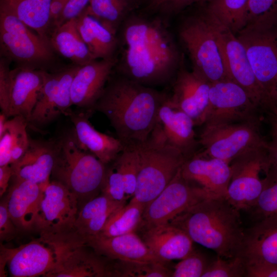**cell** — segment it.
I'll return each mask as SVG.
<instances>
[{"label": "cell", "mask_w": 277, "mask_h": 277, "mask_svg": "<svg viewBox=\"0 0 277 277\" xmlns=\"http://www.w3.org/2000/svg\"><path fill=\"white\" fill-rule=\"evenodd\" d=\"M117 37V74L154 88L174 79L181 55L163 18L130 14L121 25Z\"/></svg>", "instance_id": "cell-1"}, {"label": "cell", "mask_w": 277, "mask_h": 277, "mask_svg": "<svg viewBox=\"0 0 277 277\" xmlns=\"http://www.w3.org/2000/svg\"><path fill=\"white\" fill-rule=\"evenodd\" d=\"M168 94L113 73L93 111L105 115L124 147L138 148L154 130Z\"/></svg>", "instance_id": "cell-2"}, {"label": "cell", "mask_w": 277, "mask_h": 277, "mask_svg": "<svg viewBox=\"0 0 277 277\" xmlns=\"http://www.w3.org/2000/svg\"><path fill=\"white\" fill-rule=\"evenodd\" d=\"M239 210L224 196L206 198L169 223L184 230L193 242L231 259L241 255L245 236Z\"/></svg>", "instance_id": "cell-3"}, {"label": "cell", "mask_w": 277, "mask_h": 277, "mask_svg": "<svg viewBox=\"0 0 277 277\" xmlns=\"http://www.w3.org/2000/svg\"><path fill=\"white\" fill-rule=\"evenodd\" d=\"M56 140V153L51 175L77 197L79 206L80 202L84 205L102 191L107 165L78 141L73 128Z\"/></svg>", "instance_id": "cell-4"}, {"label": "cell", "mask_w": 277, "mask_h": 277, "mask_svg": "<svg viewBox=\"0 0 277 277\" xmlns=\"http://www.w3.org/2000/svg\"><path fill=\"white\" fill-rule=\"evenodd\" d=\"M137 150L138 175L132 198L146 207L169 184L186 159L168 144L157 124Z\"/></svg>", "instance_id": "cell-5"}, {"label": "cell", "mask_w": 277, "mask_h": 277, "mask_svg": "<svg viewBox=\"0 0 277 277\" xmlns=\"http://www.w3.org/2000/svg\"><path fill=\"white\" fill-rule=\"evenodd\" d=\"M26 24L0 7L1 56L17 67L47 71L55 60L50 41L35 33Z\"/></svg>", "instance_id": "cell-6"}, {"label": "cell", "mask_w": 277, "mask_h": 277, "mask_svg": "<svg viewBox=\"0 0 277 277\" xmlns=\"http://www.w3.org/2000/svg\"><path fill=\"white\" fill-rule=\"evenodd\" d=\"M78 211L77 197L61 182L53 180L43 188L34 229L40 236L56 242L80 240L75 232Z\"/></svg>", "instance_id": "cell-7"}, {"label": "cell", "mask_w": 277, "mask_h": 277, "mask_svg": "<svg viewBox=\"0 0 277 277\" xmlns=\"http://www.w3.org/2000/svg\"><path fill=\"white\" fill-rule=\"evenodd\" d=\"M179 36L189 54L193 71L210 83L230 80L206 14L188 18L181 26Z\"/></svg>", "instance_id": "cell-8"}, {"label": "cell", "mask_w": 277, "mask_h": 277, "mask_svg": "<svg viewBox=\"0 0 277 277\" xmlns=\"http://www.w3.org/2000/svg\"><path fill=\"white\" fill-rule=\"evenodd\" d=\"M260 122L204 124L198 140L203 149L200 154L229 164L241 154L268 143L260 131Z\"/></svg>", "instance_id": "cell-9"}, {"label": "cell", "mask_w": 277, "mask_h": 277, "mask_svg": "<svg viewBox=\"0 0 277 277\" xmlns=\"http://www.w3.org/2000/svg\"><path fill=\"white\" fill-rule=\"evenodd\" d=\"M40 236L15 248L1 247V276L5 267L13 277L47 276L56 265L66 245Z\"/></svg>", "instance_id": "cell-10"}, {"label": "cell", "mask_w": 277, "mask_h": 277, "mask_svg": "<svg viewBox=\"0 0 277 277\" xmlns=\"http://www.w3.org/2000/svg\"><path fill=\"white\" fill-rule=\"evenodd\" d=\"M231 177L226 198L238 210L248 211L255 203L264 186L262 172L269 169L268 147L247 151L230 163Z\"/></svg>", "instance_id": "cell-11"}, {"label": "cell", "mask_w": 277, "mask_h": 277, "mask_svg": "<svg viewBox=\"0 0 277 277\" xmlns=\"http://www.w3.org/2000/svg\"><path fill=\"white\" fill-rule=\"evenodd\" d=\"M207 16L212 24L229 80L246 91L259 110L269 111L273 106L255 77L243 45L231 30Z\"/></svg>", "instance_id": "cell-12"}, {"label": "cell", "mask_w": 277, "mask_h": 277, "mask_svg": "<svg viewBox=\"0 0 277 277\" xmlns=\"http://www.w3.org/2000/svg\"><path fill=\"white\" fill-rule=\"evenodd\" d=\"M181 168L161 193L146 205L137 229L145 231L169 223L194 204L213 196L184 179Z\"/></svg>", "instance_id": "cell-13"}, {"label": "cell", "mask_w": 277, "mask_h": 277, "mask_svg": "<svg viewBox=\"0 0 277 277\" xmlns=\"http://www.w3.org/2000/svg\"><path fill=\"white\" fill-rule=\"evenodd\" d=\"M252 71L262 89L275 107L277 89V31L243 28L238 32Z\"/></svg>", "instance_id": "cell-14"}, {"label": "cell", "mask_w": 277, "mask_h": 277, "mask_svg": "<svg viewBox=\"0 0 277 277\" xmlns=\"http://www.w3.org/2000/svg\"><path fill=\"white\" fill-rule=\"evenodd\" d=\"M259 109L246 91L230 80L212 83L204 124L260 122Z\"/></svg>", "instance_id": "cell-15"}, {"label": "cell", "mask_w": 277, "mask_h": 277, "mask_svg": "<svg viewBox=\"0 0 277 277\" xmlns=\"http://www.w3.org/2000/svg\"><path fill=\"white\" fill-rule=\"evenodd\" d=\"M168 97L172 105L193 121L195 126L203 125L209 105L211 83L194 71L179 70Z\"/></svg>", "instance_id": "cell-16"}, {"label": "cell", "mask_w": 277, "mask_h": 277, "mask_svg": "<svg viewBox=\"0 0 277 277\" xmlns=\"http://www.w3.org/2000/svg\"><path fill=\"white\" fill-rule=\"evenodd\" d=\"M117 58L94 60L80 66L72 82L71 101L79 109L91 111L114 70Z\"/></svg>", "instance_id": "cell-17"}, {"label": "cell", "mask_w": 277, "mask_h": 277, "mask_svg": "<svg viewBox=\"0 0 277 277\" xmlns=\"http://www.w3.org/2000/svg\"><path fill=\"white\" fill-rule=\"evenodd\" d=\"M181 172L187 181L212 196L226 197L231 177L227 162L196 153L185 161Z\"/></svg>", "instance_id": "cell-18"}, {"label": "cell", "mask_w": 277, "mask_h": 277, "mask_svg": "<svg viewBox=\"0 0 277 277\" xmlns=\"http://www.w3.org/2000/svg\"><path fill=\"white\" fill-rule=\"evenodd\" d=\"M56 153V140L30 138L28 147L22 157L11 164L12 177L45 186L50 182Z\"/></svg>", "instance_id": "cell-19"}, {"label": "cell", "mask_w": 277, "mask_h": 277, "mask_svg": "<svg viewBox=\"0 0 277 277\" xmlns=\"http://www.w3.org/2000/svg\"><path fill=\"white\" fill-rule=\"evenodd\" d=\"M157 124L168 144L178 149L186 160L196 153L199 143L194 130V123L172 105L168 95L160 108Z\"/></svg>", "instance_id": "cell-20"}, {"label": "cell", "mask_w": 277, "mask_h": 277, "mask_svg": "<svg viewBox=\"0 0 277 277\" xmlns=\"http://www.w3.org/2000/svg\"><path fill=\"white\" fill-rule=\"evenodd\" d=\"M93 113L79 109L69 110L65 114L73 125L78 141L106 165L112 163L124 149L122 143L115 138L96 130L89 118Z\"/></svg>", "instance_id": "cell-21"}, {"label": "cell", "mask_w": 277, "mask_h": 277, "mask_svg": "<svg viewBox=\"0 0 277 277\" xmlns=\"http://www.w3.org/2000/svg\"><path fill=\"white\" fill-rule=\"evenodd\" d=\"M7 195L9 214L18 230L34 229L43 186L14 177Z\"/></svg>", "instance_id": "cell-22"}, {"label": "cell", "mask_w": 277, "mask_h": 277, "mask_svg": "<svg viewBox=\"0 0 277 277\" xmlns=\"http://www.w3.org/2000/svg\"><path fill=\"white\" fill-rule=\"evenodd\" d=\"M85 244L97 254L113 260L163 262L152 253L142 238L134 232L113 237L96 236L88 240Z\"/></svg>", "instance_id": "cell-23"}, {"label": "cell", "mask_w": 277, "mask_h": 277, "mask_svg": "<svg viewBox=\"0 0 277 277\" xmlns=\"http://www.w3.org/2000/svg\"><path fill=\"white\" fill-rule=\"evenodd\" d=\"M142 239L161 261L182 260L193 250V241L182 229L170 223L144 231Z\"/></svg>", "instance_id": "cell-24"}, {"label": "cell", "mask_w": 277, "mask_h": 277, "mask_svg": "<svg viewBox=\"0 0 277 277\" xmlns=\"http://www.w3.org/2000/svg\"><path fill=\"white\" fill-rule=\"evenodd\" d=\"M80 241L67 243L54 268L47 277L108 276V265L85 248Z\"/></svg>", "instance_id": "cell-25"}, {"label": "cell", "mask_w": 277, "mask_h": 277, "mask_svg": "<svg viewBox=\"0 0 277 277\" xmlns=\"http://www.w3.org/2000/svg\"><path fill=\"white\" fill-rule=\"evenodd\" d=\"M12 71L13 83L9 117L21 115L28 121L48 71L21 67H16Z\"/></svg>", "instance_id": "cell-26"}, {"label": "cell", "mask_w": 277, "mask_h": 277, "mask_svg": "<svg viewBox=\"0 0 277 277\" xmlns=\"http://www.w3.org/2000/svg\"><path fill=\"white\" fill-rule=\"evenodd\" d=\"M241 254L246 259L262 261L277 266V217L256 221L245 231Z\"/></svg>", "instance_id": "cell-27"}, {"label": "cell", "mask_w": 277, "mask_h": 277, "mask_svg": "<svg viewBox=\"0 0 277 277\" xmlns=\"http://www.w3.org/2000/svg\"><path fill=\"white\" fill-rule=\"evenodd\" d=\"M126 204L102 193L91 199L79 209L75 222L76 235L85 243L98 235L110 215Z\"/></svg>", "instance_id": "cell-28"}, {"label": "cell", "mask_w": 277, "mask_h": 277, "mask_svg": "<svg viewBox=\"0 0 277 277\" xmlns=\"http://www.w3.org/2000/svg\"><path fill=\"white\" fill-rule=\"evenodd\" d=\"M78 31L95 60L116 58L117 35L113 34L85 10L75 18Z\"/></svg>", "instance_id": "cell-29"}, {"label": "cell", "mask_w": 277, "mask_h": 277, "mask_svg": "<svg viewBox=\"0 0 277 277\" xmlns=\"http://www.w3.org/2000/svg\"><path fill=\"white\" fill-rule=\"evenodd\" d=\"M52 0H0V7L12 13L42 37L49 40Z\"/></svg>", "instance_id": "cell-30"}, {"label": "cell", "mask_w": 277, "mask_h": 277, "mask_svg": "<svg viewBox=\"0 0 277 277\" xmlns=\"http://www.w3.org/2000/svg\"><path fill=\"white\" fill-rule=\"evenodd\" d=\"M49 41L55 51L74 65L83 66L95 60L78 31L75 18L53 28Z\"/></svg>", "instance_id": "cell-31"}, {"label": "cell", "mask_w": 277, "mask_h": 277, "mask_svg": "<svg viewBox=\"0 0 277 277\" xmlns=\"http://www.w3.org/2000/svg\"><path fill=\"white\" fill-rule=\"evenodd\" d=\"M0 133V166L12 164L24 154L29 144L27 120L22 116L11 117Z\"/></svg>", "instance_id": "cell-32"}, {"label": "cell", "mask_w": 277, "mask_h": 277, "mask_svg": "<svg viewBox=\"0 0 277 277\" xmlns=\"http://www.w3.org/2000/svg\"><path fill=\"white\" fill-rule=\"evenodd\" d=\"M135 4L134 0H90L85 10L117 35L121 25L130 14Z\"/></svg>", "instance_id": "cell-33"}, {"label": "cell", "mask_w": 277, "mask_h": 277, "mask_svg": "<svg viewBox=\"0 0 277 277\" xmlns=\"http://www.w3.org/2000/svg\"><path fill=\"white\" fill-rule=\"evenodd\" d=\"M59 70L47 72L37 102L28 121V127L39 130L58 117L55 102Z\"/></svg>", "instance_id": "cell-34"}, {"label": "cell", "mask_w": 277, "mask_h": 277, "mask_svg": "<svg viewBox=\"0 0 277 277\" xmlns=\"http://www.w3.org/2000/svg\"><path fill=\"white\" fill-rule=\"evenodd\" d=\"M145 206L131 199L114 211L97 236L113 237L134 232L140 224Z\"/></svg>", "instance_id": "cell-35"}, {"label": "cell", "mask_w": 277, "mask_h": 277, "mask_svg": "<svg viewBox=\"0 0 277 277\" xmlns=\"http://www.w3.org/2000/svg\"><path fill=\"white\" fill-rule=\"evenodd\" d=\"M248 1L211 0L206 14L233 33H237L244 28Z\"/></svg>", "instance_id": "cell-36"}, {"label": "cell", "mask_w": 277, "mask_h": 277, "mask_svg": "<svg viewBox=\"0 0 277 277\" xmlns=\"http://www.w3.org/2000/svg\"><path fill=\"white\" fill-rule=\"evenodd\" d=\"M277 25V0H248L244 28L269 30Z\"/></svg>", "instance_id": "cell-37"}, {"label": "cell", "mask_w": 277, "mask_h": 277, "mask_svg": "<svg viewBox=\"0 0 277 277\" xmlns=\"http://www.w3.org/2000/svg\"><path fill=\"white\" fill-rule=\"evenodd\" d=\"M248 211L256 221L277 217V168L271 163L264 178L263 188Z\"/></svg>", "instance_id": "cell-38"}, {"label": "cell", "mask_w": 277, "mask_h": 277, "mask_svg": "<svg viewBox=\"0 0 277 277\" xmlns=\"http://www.w3.org/2000/svg\"><path fill=\"white\" fill-rule=\"evenodd\" d=\"M109 266L110 276L166 277L171 276L172 271L165 266L166 263H140L116 260Z\"/></svg>", "instance_id": "cell-39"}, {"label": "cell", "mask_w": 277, "mask_h": 277, "mask_svg": "<svg viewBox=\"0 0 277 277\" xmlns=\"http://www.w3.org/2000/svg\"><path fill=\"white\" fill-rule=\"evenodd\" d=\"M112 164L123 177L127 197H133L138 170L137 148L124 147Z\"/></svg>", "instance_id": "cell-40"}, {"label": "cell", "mask_w": 277, "mask_h": 277, "mask_svg": "<svg viewBox=\"0 0 277 277\" xmlns=\"http://www.w3.org/2000/svg\"><path fill=\"white\" fill-rule=\"evenodd\" d=\"M246 276V261L242 255L231 259L217 256L210 262L202 277Z\"/></svg>", "instance_id": "cell-41"}, {"label": "cell", "mask_w": 277, "mask_h": 277, "mask_svg": "<svg viewBox=\"0 0 277 277\" xmlns=\"http://www.w3.org/2000/svg\"><path fill=\"white\" fill-rule=\"evenodd\" d=\"M80 66L72 64L59 70V78L57 86L55 107L58 116L70 109L71 87L73 78Z\"/></svg>", "instance_id": "cell-42"}, {"label": "cell", "mask_w": 277, "mask_h": 277, "mask_svg": "<svg viewBox=\"0 0 277 277\" xmlns=\"http://www.w3.org/2000/svg\"><path fill=\"white\" fill-rule=\"evenodd\" d=\"M177 263L172 271V277H202L210 262L202 253L193 250Z\"/></svg>", "instance_id": "cell-43"}, {"label": "cell", "mask_w": 277, "mask_h": 277, "mask_svg": "<svg viewBox=\"0 0 277 277\" xmlns=\"http://www.w3.org/2000/svg\"><path fill=\"white\" fill-rule=\"evenodd\" d=\"M11 62L1 56L0 60V107L1 112L9 117L13 74L10 69Z\"/></svg>", "instance_id": "cell-44"}, {"label": "cell", "mask_w": 277, "mask_h": 277, "mask_svg": "<svg viewBox=\"0 0 277 277\" xmlns=\"http://www.w3.org/2000/svg\"><path fill=\"white\" fill-rule=\"evenodd\" d=\"M101 192L117 202H126L128 199L123 177L112 166L108 168L106 181Z\"/></svg>", "instance_id": "cell-45"}, {"label": "cell", "mask_w": 277, "mask_h": 277, "mask_svg": "<svg viewBox=\"0 0 277 277\" xmlns=\"http://www.w3.org/2000/svg\"><path fill=\"white\" fill-rule=\"evenodd\" d=\"M18 229L9 214L7 197L0 204V239L9 241L13 239Z\"/></svg>", "instance_id": "cell-46"}, {"label": "cell", "mask_w": 277, "mask_h": 277, "mask_svg": "<svg viewBox=\"0 0 277 277\" xmlns=\"http://www.w3.org/2000/svg\"><path fill=\"white\" fill-rule=\"evenodd\" d=\"M245 261L246 277H277L276 265L259 260L245 259Z\"/></svg>", "instance_id": "cell-47"}, {"label": "cell", "mask_w": 277, "mask_h": 277, "mask_svg": "<svg viewBox=\"0 0 277 277\" xmlns=\"http://www.w3.org/2000/svg\"><path fill=\"white\" fill-rule=\"evenodd\" d=\"M90 0H68L53 28L78 17L88 7Z\"/></svg>", "instance_id": "cell-48"}, {"label": "cell", "mask_w": 277, "mask_h": 277, "mask_svg": "<svg viewBox=\"0 0 277 277\" xmlns=\"http://www.w3.org/2000/svg\"><path fill=\"white\" fill-rule=\"evenodd\" d=\"M201 0H155L150 6L153 9H159L165 12H175L194 3Z\"/></svg>", "instance_id": "cell-49"}, {"label": "cell", "mask_w": 277, "mask_h": 277, "mask_svg": "<svg viewBox=\"0 0 277 277\" xmlns=\"http://www.w3.org/2000/svg\"><path fill=\"white\" fill-rule=\"evenodd\" d=\"M13 171L10 165L0 166V195L7 191L9 182L12 176Z\"/></svg>", "instance_id": "cell-50"}, {"label": "cell", "mask_w": 277, "mask_h": 277, "mask_svg": "<svg viewBox=\"0 0 277 277\" xmlns=\"http://www.w3.org/2000/svg\"><path fill=\"white\" fill-rule=\"evenodd\" d=\"M68 0H52L50 9L51 26L54 27Z\"/></svg>", "instance_id": "cell-51"}, {"label": "cell", "mask_w": 277, "mask_h": 277, "mask_svg": "<svg viewBox=\"0 0 277 277\" xmlns=\"http://www.w3.org/2000/svg\"><path fill=\"white\" fill-rule=\"evenodd\" d=\"M268 154L271 164L277 168V139L272 138L268 143Z\"/></svg>", "instance_id": "cell-52"}, {"label": "cell", "mask_w": 277, "mask_h": 277, "mask_svg": "<svg viewBox=\"0 0 277 277\" xmlns=\"http://www.w3.org/2000/svg\"><path fill=\"white\" fill-rule=\"evenodd\" d=\"M267 113L271 125L272 138L277 139V107H273Z\"/></svg>", "instance_id": "cell-53"}, {"label": "cell", "mask_w": 277, "mask_h": 277, "mask_svg": "<svg viewBox=\"0 0 277 277\" xmlns=\"http://www.w3.org/2000/svg\"><path fill=\"white\" fill-rule=\"evenodd\" d=\"M274 104H275V107H277V89L276 91V93H275V98H274Z\"/></svg>", "instance_id": "cell-54"}, {"label": "cell", "mask_w": 277, "mask_h": 277, "mask_svg": "<svg viewBox=\"0 0 277 277\" xmlns=\"http://www.w3.org/2000/svg\"><path fill=\"white\" fill-rule=\"evenodd\" d=\"M155 0H150V3Z\"/></svg>", "instance_id": "cell-55"}, {"label": "cell", "mask_w": 277, "mask_h": 277, "mask_svg": "<svg viewBox=\"0 0 277 277\" xmlns=\"http://www.w3.org/2000/svg\"><path fill=\"white\" fill-rule=\"evenodd\" d=\"M134 1L136 3V1H137V0H134Z\"/></svg>", "instance_id": "cell-56"}]
</instances>
